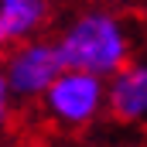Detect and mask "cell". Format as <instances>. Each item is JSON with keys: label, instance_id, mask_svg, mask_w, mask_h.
<instances>
[{"label": "cell", "instance_id": "1", "mask_svg": "<svg viewBox=\"0 0 147 147\" xmlns=\"http://www.w3.org/2000/svg\"><path fill=\"white\" fill-rule=\"evenodd\" d=\"M58 48L69 69H86V72L110 79L134 58L137 45H134V31L116 10L89 7V10H79L62 28Z\"/></svg>", "mask_w": 147, "mask_h": 147}, {"label": "cell", "instance_id": "2", "mask_svg": "<svg viewBox=\"0 0 147 147\" xmlns=\"http://www.w3.org/2000/svg\"><path fill=\"white\" fill-rule=\"evenodd\" d=\"M106 79L86 69H65L41 96L45 116L62 130H86L106 113Z\"/></svg>", "mask_w": 147, "mask_h": 147}, {"label": "cell", "instance_id": "3", "mask_svg": "<svg viewBox=\"0 0 147 147\" xmlns=\"http://www.w3.org/2000/svg\"><path fill=\"white\" fill-rule=\"evenodd\" d=\"M65 55L58 48V38H31L14 45L10 51H3V65L0 72L7 79L10 92L21 103H41V96L48 92V86L65 72Z\"/></svg>", "mask_w": 147, "mask_h": 147}, {"label": "cell", "instance_id": "4", "mask_svg": "<svg viewBox=\"0 0 147 147\" xmlns=\"http://www.w3.org/2000/svg\"><path fill=\"white\" fill-rule=\"evenodd\" d=\"M106 113L120 123H147V58H130L120 72L106 79Z\"/></svg>", "mask_w": 147, "mask_h": 147}, {"label": "cell", "instance_id": "5", "mask_svg": "<svg viewBox=\"0 0 147 147\" xmlns=\"http://www.w3.org/2000/svg\"><path fill=\"white\" fill-rule=\"evenodd\" d=\"M48 0H0V51L31 41L48 24Z\"/></svg>", "mask_w": 147, "mask_h": 147}, {"label": "cell", "instance_id": "6", "mask_svg": "<svg viewBox=\"0 0 147 147\" xmlns=\"http://www.w3.org/2000/svg\"><path fill=\"white\" fill-rule=\"evenodd\" d=\"M14 103H17V96L10 92V86H7V79L0 72V130L10 123V113H14Z\"/></svg>", "mask_w": 147, "mask_h": 147}]
</instances>
